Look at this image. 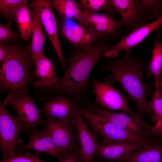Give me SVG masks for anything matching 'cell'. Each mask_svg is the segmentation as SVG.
I'll list each match as a JSON object with an SVG mask.
<instances>
[{
    "mask_svg": "<svg viewBox=\"0 0 162 162\" xmlns=\"http://www.w3.org/2000/svg\"><path fill=\"white\" fill-rule=\"evenodd\" d=\"M111 40L109 37L104 38L88 49L75 48L70 52L69 65L64 74L53 85L37 88L35 92L36 98L43 101L56 94H64L69 96L76 104L81 105L85 100L91 74L111 47Z\"/></svg>",
    "mask_w": 162,
    "mask_h": 162,
    "instance_id": "obj_1",
    "label": "cell"
},
{
    "mask_svg": "<svg viewBox=\"0 0 162 162\" xmlns=\"http://www.w3.org/2000/svg\"><path fill=\"white\" fill-rule=\"evenodd\" d=\"M106 65L101 66L112 74L105 82L111 84L119 81L128 94L130 99L137 103V114L141 116L152 112L150 102L146 98L151 94L150 86L144 81L143 73L148 65L140 56H134L130 51L126 52L122 58L108 61Z\"/></svg>",
    "mask_w": 162,
    "mask_h": 162,
    "instance_id": "obj_2",
    "label": "cell"
},
{
    "mask_svg": "<svg viewBox=\"0 0 162 162\" xmlns=\"http://www.w3.org/2000/svg\"><path fill=\"white\" fill-rule=\"evenodd\" d=\"M34 65L28 46L16 45L11 55L1 62L0 88L2 92L16 91L28 94L30 84L34 80L31 69Z\"/></svg>",
    "mask_w": 162,
    "mask_h": 162,
    "instance_id": "obj_3",
    "label": "cell"
},
{
    "mask_svg": "<svg viewBox=\"0 0 162 162\" xmlns=\"http://www.w3.org/2000/svg\"><path fill=\"white\" fill-rule=\"evenodd\" d=\"M78 107L90 127L96 133L102 136V142L110 144L130 142L138 143L143 147L151 144L149 139L146 136L125 130L81 105H78Z\"/></svg>",
    "mask_w": 162,
    "mask_h": 162,
    "instance_id": "obj_4",
    "label": "cell"
},
{
    "mask_svg": "<svg viewBox=\"0 0 162 162\" xmlns=\"http://www.w3.org/2000/svg\"><path fill=\"white\" fill-rule=\"evenodd\" d=\"M26 126L17 116L12 114L0 102V151L2 159L17 155L23 142L19 137L28 132Z\"/></svg>",
    "mask_w": 162,
    "mask_h": 162,
    "instance_id": "obj_5",
    "label": "cell"
},
{
    "mask_svg": "<svg viewBox=\"0 0 162 162\" xmlns=\"http://www.w3.org/2000/svg\"><path fill=\"white\" fill-rule=\"evenodd\" d=\"M3 103L6 106H11L16 111L17 117L26 126L28 132L45 124V121L41 116L42 109L38 107L34 98L28 94L10 91Z\"/></svg>",
    "mask_w": 162,
    "mask_h": 162,
    "instance_id": "obj_6",
    "label": "cell"
},
{
    "mask_svg": "<svg viewBox=\"0 0 162 162\" xmlns=\"http://www.w3.org/2000/svg\"><path fill=\"white\" fill-rule=\"evenodd\" d=\"M29 6L34 10L55 50L63 70L67 69L66 61L60 41L57 23L51 0H32Z\"/></svg>",
    "mask_w": 162,
    "mask_h": 162,
    "instance_id": "obj_7",
    "label": "cell"
},
{
    "mask_svg": "<svg viewBox=\"0 0 162 162\" xmlns=\"http://www.w3.org/2000/svg\"><path fill=\"white\" fill-rule=\"evenodd\" d=\"M92 93L95 95L97 104L111 111L121 110L134 117L140 116L130 108L128 100L118 89L110 83L95 79L92 80Z\"/></svg>",
    "mask_w": 162,
    "mask_h": 162,
    "instance_id": "obj_8",
    "label": "cell"
},
{
    "mask_svg": "<svg viewBox=\"0 0 162 162\" xmlns=\"http://www.w3.org/2000/svg\"><path fill=\"white\" fill-rule=\"evenodd\" d=\"M82 104L86 109L110 121L121 128L136 134L144 136V129H149L152 127L140 116H130L124 112H115L102 106L94 105L86 100Z\"/></svg>",
    "mask_w": 162,
    "mask_h": 162,
    "instance_id": "obj_9",
    "label": "cell"
},
{
    "mask_svg": "<svg viewBox=\"0 0 162 162\" xmlns=\"http://www.w3.org/2000/svg\"><path fill=\"white\" fill-rule=\"evenodd\" d=\"M42 130L50 136L56 145L65 154L80 148L73 129L74 122L60 121L46 118Z\"/></svg>",
    "mask_w": 162,
    "mask_h": 162,
    "instance_id": "obj_10",
    "label": "cell"
},
{
    "mask_svg": "<svg viewBox=\"0 0 162 162\" xmlns=\"http://www.w3.org/2000/svg\"><path fill=\"white\" fill-rule=\"evenodd\" d=\"M62 19L60 26L63 36L76 48L88 49L101 38L88 26Z\"/></svg>",
    "mask_w": 162,
    "mask_h": 162,
    "instance_id": "obj_11",
    "label": "cell"
},
{
    "mask_svg": "<svg viewBox=\"0 0 162 162\" xmlns=\"http://www.w3.org/2000/svg\"><path fill=\"white\" fill-rule=\"evenodd\" d=\"M123 26L131 31L148 23L152 16L139 0H112Z\"/></svg>",
    "mask_w": 162,
    "mask_h": 162,
    "instance_id": "obj_12",
    "label": "cell"
},
{
    "mask_svg": "<svg viewBox=\"0 0 162 162\" xmlns=\"http://www.w3.org/2000/svg\"><path fill=\"white\" fill-rule=\"evenodd\" d=\"M72 117L76 129L81 156L84 162H93L99 144L97 136L86 122L76 104Z\"/></svg>",
    "mask_w": 162,
    "mask_h": 162,
    "instance_id": "obj_13",
    "label": "cell"
},
{
    "mask_svg": "<svg viewBox=\"0 0 162 162\" xmlns=\"http://www.w3.org/2000/svg\"><path fill=\"white\" fill-rule=\"evenodd\" d=\"M162 25V15L155 20L131 31L116 44L112 45L104 56L108 58H115L119 56L121 51H130L132 48L141 43L152 32L158 30Z\"/></svg>",
    "mask_w": 162,
    "mask_h": 162,
    "instance_id": "obj_14",
    "label": "cell"
},
{
    "mask_svg": "<svg viewBox=\"0 0 162 162\" xmlns=\"http://www.w3.org/2000/svg\"><path fill=\"white\" fill-rule=\"evenodd\" d=\"M28 132V142L26 145L22 144L20 146L18 151V155L30 149L46 153L58 159L66 155L59 149L50 134L46 131L43 130H39L36 128Z\"/></svg>",
    "mask_w": 162,
    "mask_h": 162,
    "instance_id": "obj_15",
    "label": "cell"
},
{
    "mask_svg": "<svg viewBox=\"0 0 162 162\" xmlns=\"http://www.w3.org/2000/svg\"><path fill=\"white\" fill-rule=\"evenodd\" d=\"M76 104L69 97L56 94L48 99L43 105L46 118L65 122H74L72 114Z\"/></svg>",
    "mask_w": 162,
    "mask_h": 162,
    "instance_id": "obj_16",
    "label": "cell"
},
{
    "mask_svg": "<svg viewBox=\"0 0 162 162\" xmlns=\"http://www.w3.org/2000/svg\"><path fill=\"white\" fill-rule=\"evenodd\" d=\"M34 80L32 83L37 88L50 86L56 84L59 79L56 70L55 61L44 55L34 62Z\"/></svg>",
    "mask_w": 162,
    "mask_h": 162,
    "instance_id": "obj_17",
    "label": "cell"
},
{
    "mask_svg": "<svg viewBox=\"0 0 162 162\" xmlns=\"http://www.w3.org/2000/svg\"><path fill=\"white\" fill-rule=\"evenodd\" d=\"M138 143L130 142L99 144L96 154L104 158L120 161L131 153L142 147Z\"/></svg>",
    "mask_w": 162,
    "mask_h": 162,
    "instance_id": "obj_18",
    "label": "cell"
},
{
    "mask_svg": "<svg viewBox=\"0 0 162 162\" xmlns=\"http://www.w3.org/2000/svg\"><path fill=\"white\" fill-rule=\"evenodd\" d=\"M54 8L62 19L74 20L78 23L88 25L87 15L80 3L74 0H52Z\"/></svg>",
    "mask_w": 162,
    "mask_h": 162,
    "instance_id": "obj_19",
    "label": "cell"
},
{
    "mask_svg": "<svg viewBox=\"0 0 162 162\" xmlns=\"http://www.w3.org/2000/svg\"><path fill=\"white\" fill-rule=\"evenodd\" d=\"M32 19V41L28 46L34 62L39 58L44 55V46L46 35L38 15L34 10H30Z\"/></svg>",
    "mask_w": 162,
    "mask_h": 162,
    "instance_id": "obj_20",
    "label": "cell"
},
{
    "mask_svg": "<svg viewBox=\"0 0 162 162\" xmlns=\"http://www.w3.org/2000/svg\"><path fill=\"white\" fill-rule=\"evenodd\" d=\"M160 33L158 30L154 41L152 58L148 65V71L146 74L148 77L152 75L154 76L156 88L162 86V42L160 40Z\"/></svg>",
    "mask_w": 162,
    "mask_h": 162,
    "instance_id": "obj_21",
    "label": "cell"
},
{
    "mask_svg": "<svg viewBox=\"0 0 162 162\" xmlns=\"http://www.w3.org/2000/svg\"><path fill=\"white\" fill-rule=\"evenodd\" d=\"M121 162H162V146L150 145L129 154Z\"/></svg>",
    "mask_w": 162,
    "mask_h": 162,
    "instance_id": "obj_22",
    "label": "cell"
},
{
    "mask_svg": "<svg viewBox=\"0 0 162 162\" xmlns=\"http://www.w3.org/2000/svg\"><path fill=\"white\" fill-rule=\"evenodd\" d=\"M80 2L83 11L86 15L97 13L102 10L113 17L119 13L112 0H81Z\"/></svg>",
    "mask_w": 162,
    "mask_h": 162,
    "instance_id": "obj_23",
    "label": "cell"
},
{
    "mask_svg": "<svg viewBox=\"0 0 162 162\" xmlns=\"http://www.w3.org/2000/svg\"><path fill=\"white\" fill-rule=\"evenodd\" d=\"M28 2V1L20 8L15 19L20 37L26 42L32 38V19Z\"/></svg>",
    "mask_w": 162,
    "mask_h": 162,
    "instance_id": "obj_24",
    "label": "cell"
},
{
    "mask_svg": "<svg viewBox=\"0 0 162 162\" xmlns=\"http://www.w3.org/2000/svg\"><path fill=\"white\" fill-rule=\"evenodd\" d=\"M27 0H0V15L8 22L15 21L16 13Z\"/></svg>",
    "mask_w": 162,
    "mask_h": 162,
    "instance_id": "obj_25",
    "label": "cell"
},
{
    "mask_svg": "<svg viewBox=\"0 0 162 162\" xmlns=\"http://www.w3.org/2000/svg\"><path fill=\"white\" fill-rule=\"evenodd\" d=\"M152 97V100L150 102L153 112L152 119L157 122L162 119V86L156 88Z\"/></svg>",
    "mask_w": 162,
    "mask_h": 162,
    "instance_id": "obj_26",
    "label": "cell"
},
{
    "mask_svg": "<svg viewBox=\"0 0 162 162\" xmlns=\"http://www.w3.org/2000/svg\"><path fill=\"white\" fill-rule=\"evenodd\" d=\"M40 152L35 151L32 154L28 151H26L23 154H18L2 159L0 162H48L44 161L39 156Z\"/></svg>",
    "mask_w": 162,
    "mask_h": 162,
    "instance_id": "obj_27",
    "label": "cell"
},
{
    "mask_svg": "<svg viewBox=\"0 0 162 162\" xmlns=\"http://www.w3.org/2000/svg\"><path fill=\"white\" fill-rule=\"evenodd\" d=\"M12 22L9 21L6 24H0V41L5 43L14 41L20 37V34L12 28Z\"/></svg>",
    "mask_w": 162,
    "mask_h": 162,
    "instance_id": "obj_28",
    "label": "cell"
},
{
    "mask_svg": "<svg viewBox=\"0 0 162 162\" xmlns=\"http://www.w3.org/2000/svg\"><path fill=\"white\" fill-rule=\"evenodd\" d=\"M141 2L149 13L157 19L162 15V1L157 0H141Z\"/></svg>",
    "mask_w": 162,
    "mask_h": 162,
    "instance_id": "obj_29",
    "label": "cell"
},
{
    "mask_svg": "<svg viewBox=\"0 0 162 162\" xmlns=\"http://www.w3.org/2000/svg\"><path fill=\"white\" fill-rule=\"evenodd\" d=\"M16 45L0 42V61L1 62L7 59L11 55L15 50Z\"/></svg>",
    "mask_w": 162,
    "mask_h": 162,
    "instance_id": "obj_30",
    "label": "cell"
},
{
    "mask_svg": "<svg viewBox=\"0 0 162 162\" xmlns=\"http://www.w3.org/2000/svg\"><path fill=\"white\" fill-rule=\"evenodd\" d=\"M78 148L58 159V162H84L82 160Z\"/></svg>",
    "mask_w": 162,
    "mask_h": 162,
    "instance_id": "obj_31",
    "label": "cell"
},
{
    "mask_svg": "<svg viewBox=\"0 0 162 162\" xmlns=\"http://www.w3.org/2000/svg\"><path fill=\"white\" fill-rule=\"evenodd\" d=\"M143 136L154 135L162 136V119L157 122L153 127L149 129H146L144 131Z\"/></svg>",
    "mask_w": 162,
    "mask_h": 162,
    "instance_id": "obj_32",
    "label": "cell"
}]
</instances>
